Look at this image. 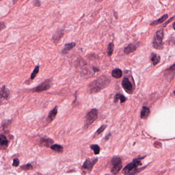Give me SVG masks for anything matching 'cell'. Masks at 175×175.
I'll list each match as a JSON object with an SVG mask.
<instances>
[{"label":"cell","mask_w":175,"mask_h":175,"mask_svg":"<svg viewBox=\"0 0 175 175\" xmlns=\"http://www.w3.org/2000/svg\"><path fill=\"white\" fill-rule=\"evenodd\" d=\"M122 87L123 88L128 92L132 91L133 89V85L131 83L130 81H129V79L128 78H124L123 81H122Z\"/></svg>","instance_id":"obj_12"},{"label":"cell","mask_w":175,"mask_h":175,"mask_svg":"<svg viewBox=\"0 0 175 175\" xmlns=\"http://www.w3.org/2000/svg\"><path fill=\"white\" fill-rule=\"evenodd\" d=\"M150 110L149 108H148L147 106H143L142 108V110L141 112V118L142 119H146L149 115Z\"/></svg>","instance_id":"obj_16"},{"label":"cell","mask_w":175,"mask_h":175,"mask_svg":"<svg viewBox=\"0 0 175 175\" xmlns=\"http://www.w3.org/2000/svg\"><path fill=\"white\" fill-rule=\"evenodd\" d=\"M111 75L114 77V78H121L122 75V71L120 69H115L112 71Z\"/></svg>","instance_id":"obj_17"},{"label":"cell","mask_w":175,"mask_h":175,"mask_svg":"<svg viewBox=\"0 0 175 175\" xmlns=\"http://www.w3.org/2000/svg\"><path fill=\"white\" fill-rule=\"evenodd\" d=\"M111 164L113 165V168L111 169V173L114 175L118 174L122 168L121 159L118 156L114 157L111 160Z\"/></svg>","instance_id":"obj_4"},{"label":"cell","mask_w":175,"mask_h":175,"mask_svg":"<svg viewBox=\"0 0 175 175\" xmlns=\"http://www.w3.org/2000/svg\"><path fill=\"white\" fill-rule=\"evenodd\" d=\"M21 168L22 169V170H31V169H33V166L31 164H27L26 165H24V166H21Z\"/></svg>","instance_id":"obj_26"},{"label":"cell","mask_w":175,"mask_h":175,"mask_svg":"<svg viewBox=\"0 0 175 175\" xmlns=\"http://www.w3.org/2000/svg\"><path fill=\"white\" fill-rule=\"evenodd\" d=\"M39 66H36V67L35 68V69L33 70V73L31 74V80H33L35 78L37 74L39 73Z\"/></svg>","instance_id":"obj_24"},{"label":"cell","mask_w":175,"mask_h":175,"mask_svg":"<svg viewBox=\"0 0 175 175\" xmlns=\"http://www.w3.org/2000/svg\"><path fill=\"white\" fill-rule=\"evenodd\" d=\"M1 97H3L6 100H9L10 97L9 90L5 87V85H3L1 89Z\"/></svg>","instance_id":"obj_11"},{"label":"cell","mask_w":175,"mask_h":175,"mask_svg":"<svg viewBox=\"0 0 175 175\" xmlns=\"http://www.w3.org/2000/svg\"><path fill=\"white\" fill-rule=\"evenodd\" d=\"M114 43H109V46H108V48H107V55H108L109 57H111V55H112L113 53V51H114Z\"/></svg>","instance_id":"obj_23"},{"label":"cell","mask_w":175,"mask_h":175,"mask_svg":"<svg viewBox=\"0 0 175 175\" xmlns=\"http://www.w3.org/2000/svg\"><path fill=\"white\" fill-rule=\"evenodd\" d=\"M64 34H65V30L63 29L58 28L57 29V30L53 34L52 37V40L53 42L57 45L60 42V40H61L62 38L63 37Z\"/></svg>","instance_id":"obj_8"},{"label":"cell","mask_w":175,"mask_h":175,"mask_svg":"<svg viewBox=\"0 0 175 175\" xmlns=\"http://www.w3.org/2000/svg\"><path fill=\"white\" fill-rule=\"evenodd\" d=\"M103 0H95L96 2H97V3H100L102 2Z\"/></svg>","instance_id":"obj_37"},{"label":"cell","mask_w":175,"mask_h":175,"mask_svg":"<svg viewBox=\"0 0 175 175\" xmlns=\"http://www.w3.org/2000/svg\"><path fill=\"white\" fill-rule=\"evenodd\" d=\"M142 163L138 159H136L133 162L131 163L128 164L122 170V173L124 174L125 175L130 173L131 171L135 170L136 168H138V166H141Z\"/></svg>","instance_id":"obj_7"},{"label":"cell","mask_w":175,"mask_h":175,"mask_svg":"<svg viewBox=\"0 0 175 175\" xmlns=\"http://www.w3.org/2000/svg\"><path fill=\"white\" fill-rule=\"evenodd\" d=\"M109 175V174H106V175Z\"/></svg>","instance_id":"obj_39"},{"label":"cell","mask_w":175,"mask_h":175,"mask_svg":"<svg viewBox=\"0 0 175 175\" xmlns=\"http://www.w3.org/2000/svg\"><path fill=\"white\" fill-rule=\"evenodd\" d=\"M174 94H175V91H174Z\"/></svg>","instance_id":"obj_40"},{"label":"cell","mask_w":175,"mask_h":175,"mask_svg":"<svg viewBox=\"0 0 175 175\" xmlns=\"http://www.w3.org/2000/svg\"><path fill=\"white\" fill-rule=\"evenodd\" d=\"M145 167H144L143 168H137L135 169V170H132V171H131L130 172V173H128L127 174H125V175H134L136 174V173H138V172H140L141 170H142L143 168H144Z\"/></svg>","instance_id":"obj_27"},{"label":"cell","mask_w":175,"mask_h":175,"mask_svg":"<svg viewBox=\"0 0 175 175\" xmlns=\"http://www.w3.org/2000/svg\"><path fill=\"white\" fill-rule=\"evenodd\" d=\"M111 136V134H109V135H107L106 136V137H105V139L106 140L109 139V137Z\"/></svg>","instance_id":"obj_35"},{"label":"cell","mask_w":175,"mask_h":175,"mask_svg":"<svg viewBox=\"0 0 175 175\" xmlns=\"http://www.w3.org/2000/svg\"><path fill=\"white\" fill-rule=\"evenodd\" d=\"M54 143V141L51 138H42L40 139L39 144L41 147H51Z\"/></svg>","instance_id":"obj_9"},{"label":"cell","mask_w":175,"mask_h":175,"mask_svg":"<svg viewBox=\"0 0 175 175\" xmlns=\"http://www.w3.org/2000/svg\"><path fill=\"white\" fill-rule=\"evenodd\" d=\"M107 127V125H101V126L98 129V130L96 131V134H95V135H100V134H101L106 129V128Z\"/></svg>","instance_id":"obj_25"},{"label":"cell","mask_w":175,"mask_h":175,"mask_svg":"<svg viewBox=\"0 0 175 175\" xmlns=\"http://www.w3.org/2000/svg\"><path fill=\"white\" fill-rule=\"evenodd\" d=\"M11 122H12V121L10 120H5L3 121V122L2 123V125L3 128L4 129V128H7L10 125Z\"/></svg>","instance_id":"obj_28"},{"label":"cell","mask_w":175,"mask_h":175,"mask_svg":"<svg viewBox=\"0 0 175 175\" xmlns=\"http://www.w3.org/2000/svg\"><path fill=\"white\" fill-rule=\"evenodd\" d=\"M0 143L2 147H6L8 144V141L5 135L1 134L0 136Z\"/></svg>","instance_id":"obj_18"},{"label":"cell","mask_w":175,"mask_h":175,"mask_svg":"<svg viewBox=\"0 0 175 175\" xmlns=\"http://www.w3.org/2000/svg\"><path fill=\"white\" fill-rule=\"evenodd\" d=\"M173 27L174 29V30H175V22L173 23Z\"/></svg>","instance_id":"obj_38"},{"label":"cell","mask_w":175,"mask_h":175,"mask_svg":"<svg viewBox=\"0 0 175 175\" xmlns=\"http://www.w3.org/2000/svg\"><path fill=\"white\" fill-rule=\"evenodd\" d=\"M164 38V31L160 30L157 31L154 36L153 45L155 49L161 50L163 48V39Z\"/></svg>","instance_id":"obj_3"},{"label":"cell","mask_w":175,"mask_h":175,"mask_svg":"<svg viewBox=\"0 0 175 175\" xmlns=\"http://www.w3.org/2000/svg\"><path fill=\"white\" fill-rule=\"evenodd\" d=\"M151 61L154 66H156L160 61V57L156 54H153L151 56Z\"/></svg>","instance_id":"obj_20"},{"label":"cell","mask_w":175,"mask_h":175,"mask_svg":"<svg viewBox=\"0 0 175 175\" xmlns=\"http://www.w3.org/2000/svg\"><path fill=\"white\" fill-rule=\"evenodd\" d=\"M1 1H3V0H1Z\"/></svg>","instance_id":"obj_41"},{"label":"cell","mask_w":175,"mask_h":175,"mask_svg":"<svg viewBox=\"0 0 175 175\" xmlns=\"http://www.w3.org/2000/svg\"><path fill=\"white\" fill-rule=\"evenodd\" d=\"M98 117V111L97 109H92L88 112L85 116L84 121V128L88 129Z\"/></svg>","instance_id":"obj_2"},{"label":"cell","mask_w":175,"mask_h":175,"mask_svg":"<svg viewBox=\"0 0 175 175\" xmlns=\"http://www.w3.org/2000/svg\"><path fill=\"white\" fill-rule=\"evenodd\" d=\"M110 79L105 75L100 76L88 86V92L90 94H95L100 92L101 90L107 87L110 83Z\"/></svg>","instance_id":"obj_1"},{"label":"cell","mask_w":175,"mask_h":175,"mask_svg":"<svg viewBox=\"0 0 175 175\" xmlns=\"http://www.w3.org/2000/svg\"><path fill=\"white\" fill-rule=\"evenodd\" d=\"M92 69H93V70H94L95 73L97 72H99L100 70L99 68H98V67H92Z\"/></svg>","instance_id":"obj_33"},{"label":"cell","mask_w":175,"mask_h":175,"mask_svg":"<svg viewBox=\"0 0 175 175\" xmlns=\"http://www.w3.org/2000/svg\"><path fill=\"white\" fill-rule=\"evenodd\" d=\"M57 113H58V106H55L54 108L52 109L51 111L50 112V113L48 115L47 119H46L47 122L48 123L52 122V121L54 120V118H56V117L57 116Z\"/></svg>","instance_id":"obj_10"},{"label":"cell","mask_w":175,"mask_h":175,"mask_svg":"<svg viewBox=\"0 0 175 175\" xmlns=\"http://www.w3.org/2000/svg\"><path fill=\"white\" fill-rule=\"evenodd\" d=\"M119 100H120L121 103H123L124 102H125V97H124L123 95L121 94H119V93L117 94L114 98V102H118Z\"/></svg>","instance_id":"obj_21"},{"label":"cell","mask_w":175,"mask_h":175,"mask_svg":"<svg viewBox=\"0 0 175 175\" xmlns=\"http://www.w3.org/2000/svg\"><path fill=\"white\" fill-rule=\"evenodd\" d=\"M33 5L35 7H39L41 6V3L40 0H34L33 1Z\"/></svg>","instance_id":"obj_30"},{"label":"cell","mask_w":175,"mask_h":175,"mask_svg":"<svg viewBox=\"0 0 175 175\" xmlns=\"http://www.w3.org/2000/svg\"><path fill=\"white\" fill-rule=\"evenodd\" d=\"M76 44L75 42H71V43H67L64 45V48L63 49L61 50V53L63 55H66L69 53L70 50L76 46Z\"/></svg>","instance_id":"obj_13"},{"label":"cell","mask_w":175,"mask_h":175,"mask_svg":"<svg viewBox=\"0 0 175 175\" xmlns=\"http://www.w3.org/2000/svg\"><path fill=\"white\" fill-rule=\"evenodd\" d=\"M20 164V160L18 158H14L13 160V163H12V166L17 167Z\"/></svg>","instance_id":"obj_29"},{"label":"cell","mask_w":175,"mask_h":175,"mask_svg":"<svg viewBox=\"0 0 175 175\" xmlns=\"http://www.w3.org/2000/svg\"><path fill=\"white\" fill-rule=\"evenodd\" d=\"M168 18V14H164L160 18H159L158 20H156L155 21L151 23V26H156V25H157L158 24H161V23H162L163 22L165 21L166 20V19Z\"/></svg>","instance_id":"obj_15"},{"label":"cell","mask_w":175,"mask_h":175,"mask_svg":"<svg viewBox=\"0 0 175 175\" xmlns=\"http://www.w3.org/2000/svg\"><path fill=\"white\" fill-rule=\"evenodd\" d=\"M114 16L115 17V18H116V19H118V13L114 11Z\"/></svg>","instance_id":"obj_34"},{"label":"cell","mask_w":175,"mask_h":175,"mask_svg":"<svg viewBox=\"0 0 175 175\" xmlns=\"http://www.w3.org/2000/svg\"><path fill=\"white\" fill-rule=\"evenodd\" d=\"M98 161V158H88L86 159L82 166V170H83V172L86 173H90L92 171L95 164L97 163Z\"/></svg>","instance_id":"obj_6"},{"label":"cell","mask_w":175,"mask_h":175,"mask_svg":"<svg viewBox=\"0 0 175 175\" xmlns=\"http://www.w3.org/2000/svg\"><path fill=\"white\" fill-rule=\"evenodd\" d=\"M13 1V4H15L19 0H12Z\"/></svg>","instance_id":"obj_36"},{"label":"cell","mask_w":175,"mask_h":175,"mask_svg":"<svg viewBox=\"0 0 175 175\" xmlns=\"http://www.w3.org/2000/svg\"><path fill=\"white\" fill-rule=\"evenodd\" d=\"M90 149H92L95 155H98L100 153V147L98 144H92L90 147Z\"/></svg>","instance_id":"obj_22"},{"label":"cell","mask_w":175,"mask_h":175,"mask_svg":"<svg viewBox=\"0 0 175 175\" xmlns=\"http://www.w3.org/2000/svg\"><path fill=\"white\" fill-rule=\"evenodd\" d=\"M51 149L58 153H62L63 151V147L59 144H53L50 147Z\"/></svg>","instance_id":"obj_19"},{"label":"cell","mask_w":175,"mask_h":175,"mask_svg":"<svg viewBox=\"0 0 175 175\" xmlns=\"http://www.w3.org/2000/svg\"><path fill=\"white\" fill-rule=\"evenodd\" d=\"M5 28H6V25H5V23L1 22V30H2L3 29H5Z\"/></svg>","instance_id":"obj_31"},{"label":"cell","mask_w":175,"mask_h":175,"mask_svg":"<svg viewBox=\"0 0 175 175\" xmlns=\"http://www.w3.org/2000/svg\"><path fill=\"white\" fill-rule=\"evenodd\" d=\"M136 49H137V45L134 43H131L124 49V52L126 55H128L132 52H134L135 50H136Z\"/></svg>","instance_id":"obj_14"},{"label":"cell","mask_w":175,"mask_h":175,"mask_svg":"<svg viewBox=\"0 0 175 175\" xmlns=\"http://www.w3.org/2000/svg\"><path fill=\"white\" fill-rule=\"evenodd\" d=\"M52 79H47L40 85L31 90L32 92H41L48 90L52 85Z\"/></svg>","instance_id":"obj_5"},{"label":"cell","mask_w":175,"mask_h":175,"mask_svg":"<svg viewBox=\"0 0 175 175\" xmlns=\"http://www.w3.org/2000/svg\"><path fill=\"white\" fill-rule=\"evenodd\" d=\"M175 70V64L173 65V66H172L170 67V68H169V69H168L167 70L168 71H169V70H170V71H174V70Z\"/></svg>","instance_id":"obj_32"}]
</instances>
